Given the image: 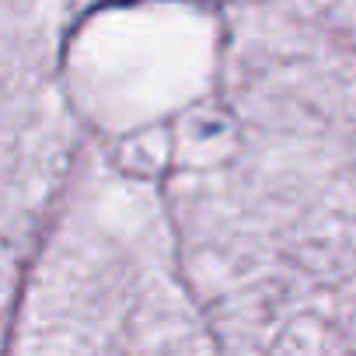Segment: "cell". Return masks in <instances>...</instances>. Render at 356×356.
Masks as SVG:
<instances>
[{"label":"cell","mask_w":356,"mask_h":356,"mask_svg":"<svg viewBox=\"0 0 356 356\" xmlns=\"http://www.w3.org/2000/svg\"><path fill=\"white\" fill-rule=\"evenodd\" d=\"M11 356H220L133 231L70 220L46 248Z\"/></svg>","instance_id":"2"},{"label":"cell","mask_w":356,"mask_h":356,"mask_svg":"<svg viewBox=\"0 0 356 356\" xmlns=\"http://www.w3.org/2000/svg\"><path fill=\"white\" fill-rule=\"evenodd\" d=\"M346 8V4H342ZM238 11L210 147L171 182L220 356H353V11Z\"/></svg>","instance_id":"1"},{"label":"cell","mask_w":356,"mask_h":356,"mask_svg":"<svg viewBox=\"0 0 356 356\" xmlns=\"http://www.w3.org/2000/svg\"><path fill=\"white\" fill-rule=\"evenodd\" d=\"M49 49L25 8H0V346L29 248L63 171Z\"/></svg>","instance_id":"3"}]
</instances>
